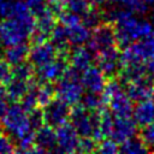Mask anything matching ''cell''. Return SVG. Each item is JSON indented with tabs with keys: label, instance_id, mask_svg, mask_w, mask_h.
Instances as JSON below:
<instances>
[{
	"label": "cell",
	"instance_id": "6da1fadb",
	"mask_svg": "<svg viewBox=\"0 0 154 154\" xmlns=\"http://www.w3.org/2000/svg\"><path fill=\"white\" fill-rule=\"evenodd\" d=\"M107 18V22L112 23L114 26L117 46L120 49L153 31V26L149 22L138 20L129 10H112Z\"/></svg>",
	"mask_w": 154,
	"mask_h": 154
},
{
	"label": "cell",
	"instance_id": "7a4b0ae2",
	"mask_svg": "<svg viewBox=\"0 0 154 154\" xmlns=\"http://www.w3.org/2000/svg\"><path fill=\"white\" fill-rule=\"evenodd\" d=\"M54 90L55 97L70 106L77 105L84 93V88L81 83V72L69 66L64 76L57 81Z\"/></svg>",
	"mask_w": 154,
	"mask_h": 154
},
{
	"label": "cell",
	"instance_id": "3957f363",
	"mask_svg": "<svg viewBox=\"0 0 154 154\" xmlns=\"http://www.w3.org/2000/svg\"><path fill=\"white\" fill-rule=\"evenodd\" d=\"M4 129L13 135L16 140L18 141L23 136H25L29 132H32L30 122H29V116L28 112L23 109V107L19 105V102H14L12 106H7V109L1 119Z\"/></svg>",
	"mask_w": 154,
	"mask_h": 154
},
{
	"label": "cell",
	"instance_id": "277c9868",
	"mask_svg": "<svg viewBox=\"0 0 154 154\" xmlns=\"http://www.w3.org/2000/svg\"><path fill=\"white\" fill-rule=\"evenodd\" d=\"M87 45H88L87 46L88 49L94 55L103 49L117 46L113 24L109 22H106V23H100L99 25H96L93 32H90V37Z\"/></svg>",
	"mask_w": 154,
	"mask_h": 154
},
{
	"label": "cell",
	"instance_id": "5b68a950",
	"mask_svg": "<svg viewBox=\"0 0 154 154\" xmlns=\"http://www.w3.org/2000/svg\"><path fill=\"white\" fill-rule=\"evenodd\" d=\"M31 31L14 18H5L0 22V42L2 46H11L26 41Z\"/></svg>",
	"mask_w": 154,
	"mask_h": 154
},
{
	"label": "cell",
	"instance_id": "8992f818",
	"mask_svg": "<svg viewBox=\"0 0 154 154\" xmlns=\"http://www.w3.org/2000/svg\"><path fill=\"white\" fill-rule=\"evenodd\" d=\"M70 105L61 101L58 97H54L46 106L41 107L43 124L49 125L52 128H57L69 120L70 116Z\"/></svg>",
	"mask_w": 154,
	"mask_h": 154
},
{
	"label": "cell",
	"instance_id": "52a82bcc",
	"mask_svg": "<svg viewBox=\"0 0 154 154\" xmlns=\"http://www.w3.org/2000/svg\"><path fill=\"white\" fill-rule=\"evenodd\" d=\"M69 67V54L67 55H57V58L37 69H35V75L37 81L54 83L60 79L65 71Z\"/></svg>",
	"mask_w": 154,
	"mask_h": 154
},
{
	"label": "cell",
	"instance_id": "ba28073f",
	"mask_svg": "<svg viewBox=\"0 0 154 154\" xmlns=\"http://www.w3.org/2000/svg\"><path fill=\"white\" fill-rule=\"evenodd\" d=\"M57 146L54 152L59 153H75L77 152L79 136L70 123H64L55 128Z\"/></svg>",
	"mask_w": 154,
	"mask_h": 154
},
{
	"label": "cell",
	"instance_id": "9c48e42d",
	"mask_svg": "<svg viewBox=\"0 0 154 154\" xmlns=\"http://www.w3.org/2000/svg\"><path fill=\"white\" fill-rule=\"evenodd\" d=\"M119 48L118 46L103 49L99 53H96V63L97 67L103 72V75L108 78L117 77L119 70H120V63H119Z\"/></svg>",
	"mask_w": 154,
	"mask_h": 154
},
{
	"label": "cell",
	"instance_id": "30bf717a",
	"mask_svg": "<svg viewBox=\"0 0 154 154\" xmlns=\"http://www.w3.org/2000/svg\"><path fill=\"white\" fill-rule=\"evenodd\" d=\"M154 79L147 73L137 79H134L126 83V94L131 99V101L137 102L144 99H149L153 94Z\"/></svg>",
	"mask_w": 154,
	"mask_h": 154
},
{
	"label": "cell",
	"instance_id": "8fae6325",
	"mask_svg": "<svg viewBox=\"0 0 154 154\" xmlns=\"http://www.w3.org/2000/svg\"><path fill=\"white\" fill-rule=\"evenodd\" d=\"M58 53L53 45L49 41L40 42V43H34L32 47L29 49V63L35 67H40L57 58Z\"/></svg>",
	"mask_w": 154,
	"mask_h": 154
},
{
	"label": "cell",
	"instance_id": "7c38bea8",
	"mask_svg": "<svg viewBox=\"0 0 154 154\" xmlns=\"http://www.w3.org/2000/svg\"><path fill=\"white\" fill-rule=\"evenodd\" d=\"M137 124L135 123L131 117H114L113 128L111 131L109 137L116 141L118 144L126 141L128 138L136 135Z\"/></svg>",
	"mask_w": 154,
	"mask_h": 154
},
{
	"label": "cell",
	"instance_id": "4fadbf2b",
	"mask_svg": "<svg viewBox=\"0 0 154 154\" xmlns=\"http://www.w3.org/2000/svg\"><path fill=\"white\" fill-rule=\"evenodd\" d=\"M34 146L36 148V153L54 152L57 146L55 129L46 124L37 128L34 131Z\"/></svg>",
	"mask_w": 154,
	"mask_h": 154
},
{
	"label": "cell",
	"instance_id": "5bb4252c",
	"mask_svg": "<svg viewBox=\"0 0 154 154\" xmlns=\"http://www.w3.org/2000/svg\"><path fill=\"white\" fill-rule=\"evenodd\" d=\"M35 16V31L43 34L45 36H49L51 31L58 23V17L49 7V5H43L41 8L34 12Z\"/></svg>",
	"mask_w": 154,
	"mask_h": 154
},
{
	"label": "cell",
	"instance_id": "9a60e30c",
	"mask_svg": "<svg viewBox=\"0 0 154 154\" xmlns=\"http://www.w3.org/2000/svg\"><path fill=\"white\" fill-rule=\"evenodd\" d=\"M106 76L103 72L97 67L90 65L88 69H85L81 73V83L87 91H93V93H100L102 91L105 84H106Z\"/></svg>",
	"mask_w": 154,
	"mask_h": 154
},
{
	"label": "cell",
	"instance_id": "2e32d148",
	"mask_svg": "<svg viewBox=\"0 0 154 154\" xmlns=\"http://www.w3.org/2000/svg\"><path fill=\"white\" fill-rule=\"evenodd\" d=\"M107 106L109 107V111L114 117H131L132 116L134 103L131 99L128 96V94L123 90H119L117 94H114L107 102Z\"/></svg>",
	"mask_w": 154,
	"mask_h": 154
},
{
	"label": "cell",
	"instance_id": "e0dca14e",
	"mask_svg": "<svg viewBox=\"0 0 154 154\" xmlns=\"http://www.w3.org/2000/svg\"><path fill=\"white\" fill-rule=\"evenodd\" d=\"M93 55L94 54L88 49V47H84L83 45L75 46V48L69 52V66L82 73L91 65Z\"/></svg>",
	"mask_w": 154,
	"mask_h": 154
},
{
	"label": "cell",
	"instance_id": "ac0fdd59",
	"mask_svg": "<svg viewBox=\"0 0 154 154\" xmlns=\"http://www.w3.org/2000/svg\"><path fill=\"white\" fill-rule=\"evenodd\" d=\"M132 116L135 123L141 128L154 123V101L150 97L137 101L136 106H134Z\"/></svg>",
	"mask_w": 154,
	"mask_h": 154
},
{
	"label": "cell",
	"instance_id": "d6986e66",
	"mask_svg": "<svg viewBox=\"0 0 154 154\" xmlns=\"http://www.w3.org/2000/svg\"><path fill=\"white\" fill-rule=\"evenodd\" d=\"M29 49H30V47L28 46V43L25 41L16 43V45L6 46V49H4V52H2V58L11 66H14V65H18V64L28 60Z\"/></svg>",
	"mask_w": 154,
	"mask_h": 154
},
{
	"label": "cell",
	"instance_id": "ffe728a7",
	"mask_svg": "<svg viewBox=\"0 0 154 154\" xmlns=\"http://www.w3.org/2000/svg\"><path fill=\"white\" fill-rule=\"evenodd\" d=\"M32 82H34V79L32 81H24V79L11 77L10 81L5 84L6 97L12 102H19V100L28 91V89Z\"/></svg>",
	"mask_w": 154,
	"mask_h": 154
},
{
	"label": "cell",
	"instance_id": "44dd1931",
	"mask_svg": "<svg viewBox=\"0 0 154 154\" xmlns=\"http://www.w3.org/2000/svg\"><path fill=\"white\" fill-rule=\"evenodd\" d=\"M65 29L67 32L69 42L72 46H82V45L87 43L90 37V29L88 26H85L82 23V20L73 25L65 26Z\"/></svg>",
	"mask_w": 154,
	"mask_h": 154
},
{
	"label": "cell",
	"instance_id": "7402d4cb",
	"mask_svg": "<svg viewBox=\"0 0 154 154\" xmlns=\"http://www.w3.org/2000/svg\"><path fill=\"white\" fill-rule=\"evenodd\" d=\"M119 152L126 154H142L149 152V148L140 137L132 136L119 144Z\"/></svg>",
	"mask_w": 154,
	"mask_h": 154
},
{
	"label": "cell",
	"instance_id": "603a6c76",
	"mask_svg": "<svg viewBox=\"0 0 154 154\" xmlns=\"http://www.w3.org/2000/svg\"><path fill=\"white\" fill-rule=\"evenodd\" d=\"M85 109L88 111H99L102 107H106L102 100V96L100 93H93V91H87L85 94L83 93L79 102Z\"/></svg>",
	"mask_w": 154,
	"mask_h": 154
},
{
	"label": "cell",
	"instance_id": "cb8c5ba5",
	"mask_svg": "<svg viewBox=\"0 0 154 154\" xmlns=\"http://www.w3.org/2000/svg\"><path fill=\"white\" fill-rule=\"evenodd\" d=\"M54 97H55V90L53 83L41 82V84H37V105L40 108L46 106Z\"/></svg>",
	"mask_w": 154,
	"mask_h": 154
},
{
	"label": "cell",
	"instance_id": "d4e9b609",
	"mask_svg": "<svg viewBox=\"0 0 154 154\" xmlns=\"http://www.w3.org/2000/svg\"><path fill=\"white\" fill-rule=\"evenodd\" d=\"M11 77L24 79V81H32L35 77V67L29 61L20 63L18 65L12 66Z\"/></svg>",
	"mask_w": 154,
	"mask_h": 154
},
{
	"label": "cell",
	"instance_id": "484cf974",
	"mask_svg": "<svg viewBox=\"0 0 154 154\" xmlns=\"http://www.w3.org/2000/svg\"><path fill=\"white\" fill-rule=\"evenodd\" d=\"M64 4H65V10L76 13L79 17H82L94 5L91 0H64Z\"/></svg>",
	"mask_w": 154,
	"mask_h": 154
},
{
	"label": "cell",
	"instance_id": "4316f807",
	"mask_svg": "<svg viewBox=\"0 0 154 154\" xmlns=\"http://www.w3.org/2000/svg\"><path fill=\"white\" fill-rule=\"evenodd\" d=\"M101 19H102V13H101L100 10L95 6V4L81 17L82 23H83L85 26H88L89 29H91V28L94 29L96 25H99L100 23H102Z\"/></svg>",
	"mask_w": 154,
	"mask_h": 154
},
{
	"label": "cell",
	"instance_id": "83f0119b",
	"mask_svg": "<svg viewBox=\"0 0 154 154\" xmlns=\"http://www.w3.org/2000/svg\"><path fill=\"white\" fill-rule=\"evenodd\" d=\"M112 1L129 11H131L132 13L142 14V13L147 12V4L143 0H112Z\"/></svg>",
	"mask_w": 154,
	"mask_h": 154
},
{
	"label": "cell",
	"instance_id": "f1b7e54d",
	"mask_svg": "<svg viewBox=\"0 0 154 154\" xmlns=\"http://www.w3.org/2000/svg\"><path fill=\"white\" fill-rule=\"evenodd\" d=\"M95 152H99V153H117L119 152V144L113 141L111 137H106V138H102L100 141V143L97 142V146H96V150Z\"/></svg>",
	"mask_w": 154,
	"mask_h": 154
},
{
	"label": "cell",
	"instance_id": "f546056e",
	"mask_svg": "<svg viewBox=\"0 0 154 154\" xmlns=\"http://www.w3.org/2000/svg\"><path fill=\"white\" fill-rule=\"evenodd\" d=\"M96 146H97V142L93 137H79L77 152H81V153H91V152H95L96 150Z\"/></svg>",
	"mask_w": 154,
	"mask_h": 154
},
{
	"label": "cell",
	"instance_id": "4dcf8cb0",
	"mask_svg": "<svg viewBox=\"0 0 154 154\" xmlns=\"http://www.w3.org/2000/svg\"><path fill=\"white\" fill-rule=\"evenodd\" d=\"M140 138L147 144V147H152L154 144V123H150L146 126H142L140 132Z\"/></svg>",
	"mask_w": 154,
	"mask_h": 154
},
{
	"label": "cell",
	"instance_id": "1f68e13d",
	"mask_svg": "<svg viewBox=\"0 0 154 154\" xmlns=\"http://www.w3.org/2000/svg\"><path fill=\"white\" fill-rule=\"evenodd\" d=\"M16 152V147L12 140L5 132L0 131V154L1 153H13Z\"/></svg>",
	"mask_w": 154,
	"mask_h": 154
},
{
	"label": "cell",
	"instance_id": "d6a6232c",
	"mask_svg": "<svg viewBox=\"0 0 154 154\" xmlns=\"http://www.w3.org/2000/svg\"><path fill=\"white\" fill-rule=\"evenodd\" d=\"M11 71H12V66L4 58H0V83L1 84H6L10 81Z\"/></svg>",
	"mask_w": 154,
	"mask_h": 154
},
{
	"label": "cell",
	"instance_id": "836d02e7",
	"mask_svg": "<svg viewBox=\"0 0 154 154\" xmlns=\"http://www.w3.org/2000/svg\"><path fill=\"white\" fill-rule=\"evenodd\" d=\"M13 0H0V17L2 19L10 18L13 12Z\"/></svg>",
	"mask_w": 154,
	"mask_h": 154
},
{
	"label": "cell",
	"instance_id": "e575fe53",
	"mask_svg": "<svg viewBox=\"0 0 154 154\" xmlns=\"http://www.w3.org/2000/svg\"><path fill=\"white\" fill-rule=\"evenodd\" d=\"M146 70H147V73L154 79V55L147 60V65H146Z\"/></svg>",
	"mask_w": 154,
	"mask_h": 154
},
{
	"label": "cell",
	"instance_id": "d590c367",
	"mask_svg": "<svg viewBox=\"0 0 154 154\" xmlns=\"http://www.w3.org/2000/svg\"><path fill=\"white\" fill-rule=\"evenodd\" d=\"M6 109H7V105H6L5 99H4V100H0V120L2 119V117H4L5 112H6Z\"/></svg>",
	"mask_w": 154,
	"mask_h": 154
},
{
	"label": "cell",
	"instance_id": "8d00e7d4",
	"mask_svg": "<svg viewBox=\"0 0 154 154\" xmlns=\"http://www.w3.org/2000/svg\"><path fill=\"white\" fill-rule=\"evenodd\" d=\"M4 99H6V88H5V84L0 83V100H4Z\"/></svg>",
	"mask_w": 154,
	"mask_h": 154
},
{
	"label": "cell",
	"instance_id": "74e56055",
	"mask_svg": "<svg viewBox=\"0 0 154 154\" xmlns=\"http://www.w3.org/2000/svg\"><path fill=\"white\" fill-rule=\"evenodd\" d=\"M147 5H154V0H143Z\"/></svg>",
	"mask_w": 154,
	"mask_h": 154
},
{
	"label": "cell",
	"instance_id": "f35d334b",
	"mask_svg": "<svg viewBox=\"0 0 154 154\" xmlns=\"http://www.w3.org/2000/svg\"><path fill=\"white\" fill-rule=\"evenodd\" d=\"M2 52H4V49H2V45H1V42H0V58H2Z\"/></svg>",
	"mask_w": 154,
	"mask_h": 154
},
{
	"label": "cell",
	"instance_id": "ab89813d",
	"mask_svg": "<svg viewBox=\"0 0 154 154\" xmlns=\"http://www.w3.org/2000/svg\"><path fill=\"white\" fill-rule=\"evenodd\" d=\"M94 4H100V2H102V1H105V0H91Z\"/></svg>",
	"mask_w": 154,
	"mask_h": 154
},
{
	"label": "cell",
	"instance_id": "60d3db41",
	"mask_svg": "<svg viewBox=\"0 0 154 154\" xmlns=\"http://www.w3.org/2000/svg\"><path fill=\"white\" fill-rule=\"evenodd\" d=\"M150 150H153V152H154V144H153V146L149 148V152H150Z\"/></svg>",
	"mask_w": 154,
	"mask_h": 154
},
{
	"label": "cell",
	"instance_id": "b9f144b4",
	"mask_svg": "<svg viewBox=\"0 0 154 154\" xmlns=\"http://www.w3.org/2000/svg\"><path fill=\"white\" fill-rule=\"evenodd\" d=\"M53 1H58V0H48V2H53Z\"/></svg>",
	"mask_w": 154,
	"mask_h": 154
},
{
	"label": "cell",
	"instance_id": "7bdbcfd3",
	"mask_svg": "<svg viewBox=\"0 0 154 154\" xmlns=\"http://www.w3.org/2000/svg\"><path fill=\"white\" fill-rule=\"evenodd\" d=\"M152 96H154V87H153V94H152Z\"/></svg>",
	"mask_w": 154,
	"mask_h": 154
}]
</instances>
